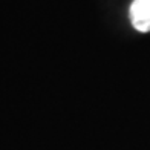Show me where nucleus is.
<instances>
[{
  "instance_id": "nucleus-1",
  "label": "nucleus",
  "mask_w": 150,
  "mask_h": 150,
  "mask_svg": "<svg viewBox=\"0 0 150 150\" xmlns=\"http://www.w3.org/2000/svg\"><path fill=\"white\" fill-rule=\"evenodd\" d=\"M130 22L136 31H150V0H133L130 5Z\"/></svg>"
}]
</instances>
